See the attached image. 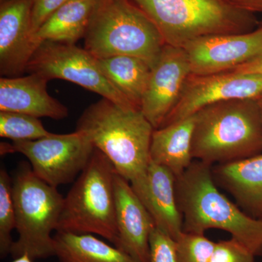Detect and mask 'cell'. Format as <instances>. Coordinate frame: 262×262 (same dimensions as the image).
<instances>
[{"label": "cell", "instance_id": "obj_28", "mask_svg": "<svg viewBox=\"0 0 262 262\" xmlns=\"http://www.w3.org/2000/svg\"><path fill=\"white\" fill-rule=\"evenodd\" d=\"M230 72L243 74H258L262 75V55L254 58L252 61L239 66L237 68Z\"/></svg>", "mask_w": 262, "mask_h": 262}, {"label": "cell", "instance_id": "obj_27", "mask_svg": "<svg viewBox=\"0 0 262 262\" xmlns=\"http://www.w3.org/2000/svg\"><path fill=\"white\" fill-rule=\"evenodd\" d=\"M68 1L70 0H31L33 35L53 12Z\"/></svg>", "mask_w": 262, "mask_h": 262}, {"label": "cell", "instance_id": "obj_15", "mask_svg": "<svg viewBox=\"0 0 262 262\" xmlns=\"http://www.w3.org/2000/svg\"><path fill=\"white\" fill-rule=\"evenodd\" d=\"M49 80L37 74L0 79V112L60 120L69 116V110L48 94Z\"/></svg>", "mask_w": 262, "mask_h": 262}, {"label": "cell", "instance_id": "obj_33", "mask_svg": "<svg viewBox=\"0 0 262 262\" xmlns=\"http://www.w3.org/2000/svg\"><path fill=\"white\" fill-rule=\"evenodd\" d=\"M261 113H262V104H261Z\"/></svg>", "mask_w": 262, "mask_h": 262}, {"label": "cell", "instance_id": "obj_30", "mask_svg": "<svg viewBox=\"0 0 262 262\" xmlns=\"http://www.w3.org/2000/svg\"><path fill=\"white\" fill-rule=\"evenodd\" d=\"M11 262H33V259L27 253H24L21 256L15 258Z\"/></svg>", "mask_w": 262, "mask_h": 262}, {"label": "cell", "instance_id": "obj_20", "mask_svg": "<svg viewBox=\"0 0 262 262\" xmlns=\"http://www.w3.org/2000/svg\"><path fill=\"white\" fill-rule=\"evenodd\" d=\"M53 237L55 256L60 262H137L120 248L92 234L57 231Z\"/></svg>", "mask_w": 262, "mask_h": 262}, {"label": "cell", "instance_id": "obj_2", "mask_svg": "<svg viewBox=\"0 0 262 262\" xmlns=\"http://www.w3.org/2000/svg\"><path fill=\"white\" fill-rule=\"evenodd\" d=\"M212 167L193 160L177 178L176 191L182 215L183 232L205 234L209 229H221L256 256H262V220L250 216L220 192L213 179Z\"/></svg>", "mask_w": 262, "mask_h": 262}, {"label": "cell", "instance_id": "obj_8", "mask_svg": "<svg viewBox=\"0 0 262 262\" xmlns=\"http://www.w3.org/2000/svg\"><path fill=\"white\" fill-rule=\"evenodd\" d=\"M27 73L51 81H69L110 100L122 108L139 110L115 87L103 72L98 58L75 44L41 43L27 66Z\"/></svg>", "mask_w": 262, "mask_h": 262}, {"label": "cell", "instance_id": "obj_31", "mask_svg": "<svg viewBox=\"0 0 262 262\" xmlns=\"http://www.w3.org/2000/svg\"><path fill=\"white\" fill-rule=\"evenodd\" d=\"M258 101H259V103H261V104H262V96L259 98H258Z\"/></svg>", "mask_w": 262, "mask_h": 262}, {"label": "cell", "instance_id": "obj_10", "mask_svg": "<svg viewBox=\"0 0 262 262\" xmlns=\"http://www.w3.org/2000/svg\"><path fill=\"white\" fill-rule=\"evenodd\" d=\"M261 96L262 75L234 72L191 74L177 106L161 127L192 116L212 103L235 99H258Z\"/></svg>", "mask_w": 262, "mask_h": 262}, {"label": "cell", "instance_id": "obj_14", "mask_svg": "<svg viewBox=\"0 0 262 262\" xmlns=\"http://www.w3.org/2000/svg\"><path fill=\"white\" fill-rule=\"evenodd\" d=\"M116 247L137 262L149 261V237L155 226L149 211L131 187L130 183L115 173Z\"/></svg>", "mask_w": 262, "mask_h": 262}, {"label": "cell", "instance_id": "obj_26", "mask_svg": "<svg viewBox=\"0 0 262 262\" xmlns=\"http://www.w3.org/2000/svg\"><path fill=\"white\" fill-rule=\"evenodd\" d=\"M256 257L244 244L231 237L215 243L210 262H256Z\"/></svg>", "mask_w": 262, "mask_h": 262}, {"label": "cell", "instance_id": "obj_18", "mask_svg": "<svg viewBox=\"0 0 262 262\" xmlns=\"http://www.w3.org/2000/svg\"><path fill=\"white\" fill-rule=\"evenodd\" d=\"M194 117H187L155 129L150 146V160L168 168L178 178L193 162Z\"/></svg>", "mask_w": 262, "mask_h": 262}, {"label": "cell", "instance_id": "obj_7", "mask_svg": "<svg viewBox=\"0 0 262 262\" xmlns=\"http://www.w3.org/2000/svg\"><path fill=\"white\" fill-rule=\"evenodd\" d=\"M115 173L111 162L95 149L64 198L57 231L97 234L116 246Z\"/></svg>", "mask_w": 262, "mask_h": 262}, {"label": "cell", "instance_id": "obj_6", "mask_svg": "<svg viewBox=\"0 0 262 262\" xmlns=\"http://www.w3.org/2000/svg\"><path fill=\"white\" fill-rule=\"evenodd\" d=\"M18 239L10 254L13 258L27 253L33 260L55 256L54 237L64 198L33 172L30 164L21 163L13 177Z\"/></svg>", "mask_w": 262, "mask_h": 262}, {"label": "cell", "instance_id": "obj_17", "mask_svg": "<svg viewBox=\"0 0 262 262\" xmlns=\"http://www.w3.org/2000/svg\"><path fill=\"white\" fill-rule=\"evenodd\" d=\"M218 187L231 194L250 216L262 220V154L212 167Z\"/></svg>", "mask_w": 262, "mask_h": 262}, {"label": "cell", "instance_id": "obj_21", "mask_svg": "<svg viewBox=\"0 0 262 262\" xmlns=\"http://www.w3.org/2000/svg\"><path fill=\"white\" fill-rule=\"evenodd\" d=\"M98 62L112 83L141 110V101L151 75L149 63L138 57L123 55L101 58Z\"/></svg>", "mask_w": 262, "mask_h": 262}, {"label": "cell", "instance_id": "obj_23", "mask_svg": "<svg viewBox=\"0 0 262 262\" xmlns=\"http://www.w3.org/2000/svg\"><path fill=\"white\" fill-rule=\"evenodd\" d=\"M16 227L13 196V178L5 168L0 170V253L5 257L10 253L14 241L12 232Z\"/></svg>", "mask_w": 262, "mask_h": 262}, {"label": "cell", "instance_id": "obj_24", "mask_svg": "<svg viewBox=\"0 0 262 262\" xmlns=\"http://www.w3.org/2000/svg\"><path fill=\"white\" fill-rule=\"evenodd\" d=\"M178 262H210L215 243L205 234L183 232L176 239Z\"/></svg>", "mask_w": 262, "mask_h": 262}, {"label": "cell", "instance_id": "obj_11", "mask_svg": "<svg viewBox=\"0 0 262 262\" xmlns=\"http://www.w3.org/2000/svg\"><path fill=\"white\" fill-rule=\"evenodd\" d=\"M192 74L187 52L165 44L151 68L141 112L155 129L163 125L177 106L189 76Z\"/></svg>", "mask_w": 262, "mask_h": 262}, {"label": "cell", "instance_id": "obj_29", "mask_svg": "<svg viewBox=\"0 0 262 262\" xmlns=\"http://www.w3.org/2000/svg\"><path fill=\"white\" fill-rule=\"evenodd\" d=\"M234 5L255 14L262 13V0H229Z\"/></svg>", "mask_w": 262, "mask_h": 262}, {"label": "cell", "instance_id": "obj_5", "mask_svg": "<svg viewBox=\"0 0 262 262\" xmlns=\"http://www.w3.org/2000/svg\"><path fill=\"white\" fill-rule=\"evenodd\" d=\"M84 49L98 59L131 56L152 68L165 43L151 19L132 0H97Z\"/></svg>", "mask_w": 262, "mask_h": 262}, {"label": "cell", "instance_id": "obj_9", "mask_svg": "<svg viewBox=\"0 0 262 262\" xmlns=\"http://www.w3.org/2000/svg\"><path fill=\"white\" fill-rule=\"evenodd\" d=\"M95 150L82 133L52 134L37 140L1 143V155L20 153L29 160L33 172L50 185L72 182L85 168Z\"/></svg>", "mask_w": 262, "mask_h": 262}, {"label": "cell", "instance_id": "obj_22", "mask_svg": "<svg viewBox=\"0 0 262 262\" xmlns=\"http://www.w3.org/2000/svg\"><path fill=\"white\" fill-rule=\"evenodd\" d=\"M51 134L37 117L11 112H0L2 138L13 141H33Z\"/></svg>", "mask_w": 262, "mask_h": 262}, {"label": "cell", "instance_id": "obj_19", "mask_svg": "<svg viewBox=\"0 0 262 262\" xmlns=\"http://www.w3.org/2000/svg\"><path fill=\"white\" fill-rule=\"evenodd\" d=\"M97 0H70L61 5L33 35L38 46L44 42L75 44L89 28Z\"/></svg>", "mask_w": 262, "mask_h": 262}, {"label": "cell", "instance_id": "obj_1", "mask_svg": "<svg viewBox=\"0 0 262 262\" xmlns=\"http://www.w3.org/2000/svg\"><path fill=\"white\" fill-rule=\"evenodd\" d=\"M76 130L89 138L134 191L145 184L155 128L141 110H127L102 98L84 110Z\"/></svg>", "mask_w": 262, "mask_h": 262}, {"label": "cell", "instance_id": "obj_16", "mask_svg": "<svg viewBox=\"0 0 262 262\" xmlns=\"http://www.w3.org/2000/svg\"><path fill=\"white\" fill-rule=\"evenodd\" d=\"M176 182L177 178L170 170L150 160L145 184L135 191L155 226L175 241L183 232Z\"/></svg>", "mask_w": 262, "mask_h": 262}, {"label": "cell", "instance_id": "obj_3", "mask_svg": "<svg viewBox=\"0 0 262 262\" xmlns=\"http://www.w3.org/2000/svg\"><path fill=\"white\" fill-rule=\"evenodd\" d=\"M194 117L193 159L213 165L261 154V105L258 99L212 103Z\"/></svg>", "mask_w": 262, "mask_h": 262}, {"label": "cell", "instance_id": "obj_4", "mask_svg": "<svg viewBox=\"0 0 262 262\" xmlns=\"http://www.w3.org/2000/svg\"><path fill=\"white\" fill-rule=\"evenodd\" d=\"M158 29L165 44L184 48L199 38L241 34L258 27L253 13L229 0H132Z\"/></svg>", "mask_w": 262, "mask_h": 262}, {"label": "cell", "instance_id": "obj_13", "mask_svg": "<svg viewBox=\"0 0 262 262\" xmlns=\"http://www.w3.org/2000/svg\"><path fill=\"white\" fill-rule=\"evenodd\" d=\"M37 46L33 39L31 0L0 3V75L18 77L27 72Z\"/></svg>", "mask_w": 262, "mask_h": 262}, {"label": "cell", "instance_id": "obj_12", "mask_svg": "<svg viewBox=\"0 0 262 262\" xmlns=\"http://www.w3.org/2000/svg\"><path fill=\"white\" fill-rule=\"evenodd\" d=\"M183 48L192 74L230 72L262 55V24L249 32L199 38Z\"/></svg>", "mask_w": 262, "mask_h": 262}, {"label": "cell", "instance_id": "obj_25", "mask_svg": "<svg viewBox=\"0 0 262 262\" xmlns=\"http://www.w3.org/2000/svg\"><path fill=\"white\" fill-rule=\"evenodd\" d=\"M149 262H178L175 239L156 226L150 234Z\"/></svg>", "mask_w": 262, "mask_h": 262}, {"label": "cell", "instance_id": "obj_32", "mask_svg": "<svg viewBox=\"0 0 262 262\" xmlns=\"http://www.w3.org/2000/svg\"><path fill=\"white\" fill-rule=\"evenodd\" d=\"M3 1H5V0H0V3H1V2H3Z\"/></svg>", "mask_w": 262, "mask_h": 262}]
</instances>
